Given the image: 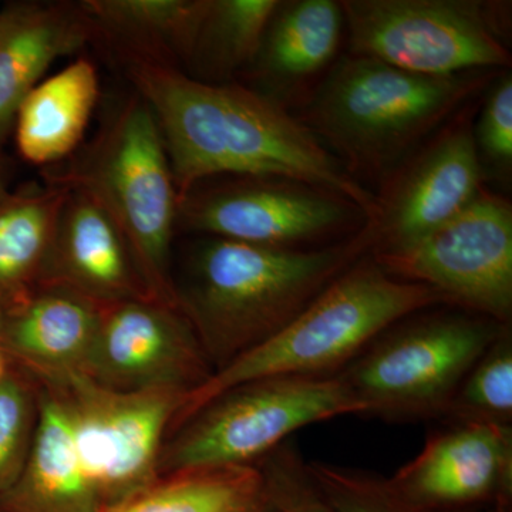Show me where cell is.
Segmentation results:
<instances>
[{
	"label": "cell",
	"mask_w": 512,
	"mask_h": 512,
	"mask_svg": "<svg viewBox=\"0 0 512 512\" xmlns=\"http://www.w3.org/2000/svg\"><path fill=\"white\" fill-rule=\"evenodd\" d=\"M99 99L96 67L79 59L37 84L16 114L20 156L35 165L63 160L82 141Z\"/></svg>",
	"instance_id": "cell-20"
},
{
	"label": "cell",
	"mask_w": 512,
	"mask_h": 512,
	"mask_svg": "<svg viewBox=\"0 0 512 512\" xmlns=\"http://www.w3.org/2000/svg\"><path fill=\"white\" fill-rule=\"evenodd\" d=\"M101 309L79 293L45 286L0 318V348L36 382L87 375Z\"/></svg>",
	"instance_id": "cell-17"
},
{
	"label": "cell",
	"mask_w": 512,
	"mask_h": 512,
	"mask_svg": "<svg viewBox=\"0 0 512 512\" xmlns=\"http://www.w3.org/2000/svg\"><path fill=\"white\" fill-rule=\"evenodd\" d=\"M163 134L178 200L217 177H276L338 192L375 218V195L346 174L295 114L248 86L205 83L177 66L127 59Z\"/></svg>",
	"instance_id": "cell-1"
},
{
	"label": "cell",
	"mask_w": 512,
	"mask_h": 512,
	"mask_svg": "<svg viewBox=\"0 0 512 512\" xmlns=\"http://www.w3.org/2000/svg\"><path fill=\"white\" fill-rule=\"evenodd\" d=\"M177 222L208 237L306 249L350 237L367 218L338 192L288 178L234 177L192 188L180 200Z\"/></svg>",
	"instance_id": "cell-11"
},
{
	"label": "cell",
	"mask_w": 512,
	"mask_h": 512,
	"mask_svg": "<svg viewBox=\"0 0 512 512\" xmlns=\"http://www.w3.org/2000/svg\"><path fill=\"white\" fill-rule=\"evenodd\" d=\"M508 328L454 306L423 309L383 330L336 375L365 416L444 419L471 367Z\"/></svg>",
	"instance_id": "cell-5"
},
{
	"label": "cell",
	"mask_w": 512,
	"mask_h": 512,
	"mask_svg": "<svg viewBox=\"0 0 512 512\" xmlns=\"http://www.w3.org/2000/svg\"><path fill=\"white\" fill-rule=\"evenodd\" d=\"M36 383L63 403L84 473L104 512L160 478L161 447L187 392H117L86 375Z\"/></svg>",
	"instance_id": "cell-9"
},
{
	"label": "cell",
	"mask_w": 512,
	"mask_h": 512,
	"mask_svg": "<svg viewBox=\"0 0 512 512\" xmlns=\"http://www.w3.org/2000/svg\"><path fill=\"white\" fill-rule=\"evenodd\" d=\"M444 419L450 423L512 427L511 328L471 367Z\"/></svg>",
	"instance_id": "cell-25"
},
{
	"label": "cell",
	"mask_w": 512,
	"mask_h": 512,
	"mask_svg": "<svg viewBox=\"0 0 512 512\" xmlns=\"http://www.w3.org/2000/svg\"><path fill=\"white\" fill-rule=\"evenodd\" d=\"M481 97L461 107L376 184L370 254L423 237L477 197L485 185L474 143Z\"/></svg>",
	"instance_id": "cell-12"
},
{
	"label": "cell",
	"mask_w": 512,
	"mask_h": 512,
	"mask_svg": "<svg viewBox=\"0 0 512 512\" xmlns=\"http://www.w3.org/2000/svg\"><path fill=\"white\" fill-rule=\"evenodd\" d=\"M94 29L119 43L126 59L190 62L210 0H86Z\"/></svg>",
	"instance_id": "cell-22"
},
{
	"label": "cell",
	"mask_w": 512,
	"mask_h": 512,
	"mask_svg": "<svg viewBox=\"0 0 512 512\" xmlns=\"http://www.w3.org/2000/svg\"><path fill=\"white\" fill-rule=\"evenodd\" d=\"M365 406L328 376H274L238 384L202 406L165 437L160 477L194 468L256 466L296 430Z\"/></svg>",
	"instance_id": "cell-7"
},
{
	"label": "cell",
	"mask_w": 512,
	"mask_h": 512,
	"mask_svg": "<svg viewBox=\"0 0 512 512\" xmlns=\"http://www.w3.org/2000/svg\"><path fill=\"white\" fill-rule=\"evenodd\" d=\"M9 369L10 363L8 357H6L5 352L0 348V382L8 375Z\"/></svg>",
	"instance_id": "cell-32"
},
{
	"label": "cell",
	"mask_w": 512,
	"mask_h": 512,
	"mask_svg": "<svg viewBox=\"0 0 512 512\" xmlns=\"http://www.w3.org/2000/svg\"><path fill=\"white\" fill-rule=\"evenodd\" d=\"M231 512H276V510L274 505L269 503L268 498H266L264 494V490H262L261 494L256 495L251 501L241 505V507L235 508V510Z\"/></svg>",
	"instance_id": "cell-30"
},
{
	"label": "cell",
	"mask_w": 512,
	"mask_h": 512,
	"mask_svg": "<svg viewBox=\"0 0 512 512\" xmlns=\"http://www.w3.org/2000/svg\"><path fill=\"white\" fill-rule=\"evenodd\" d=\"M39 386V419L28 460L0 497V512H104L74 444L72 424L55 393Z\"/></svg>",
	"instance_id": "cell-19"
},
{
	"label": "cell",
	"mask_w": 512,
	"mask_h": 512,
	"mask_svg": "<svg viewBox=\"0 0 512 512\" xmlns=\"http://www.w3.org/2000/svg\"><path fill=\"white\" fill-rule=\"evenodd\" d=\"M346 55L421 76L511 69V3L339 0Z\"/></svg>",
	"instance_id": "cell-8"
},
{
	"label": "cell",
	"mask_w": 512,
	"mask_h": 512,
	"mask_svg": "<svg viewBox=\"0 0 512 512\" xmlns=\"http://www.w3.org/2000/svg\"><path fill=\"white\" fill-rule=\"evenodd\" d=\"M9 194L8 181H6V170L3 165L2 157H0V201Z\"/></svg>",
	"instance_id": "cell-31"
},
{
	"label": "cell",
	"mask_w": 512,
	"mask_h": 512,
	"mask_svg": "<svg viewBox=\"0 0 512 512\" xmlns=\"http://www.w3.org/2000/svg\"><path fill=\"white\" fill-rule=\"evenodd\" d=\"M55 181L90 192L123 232L150 295L180 306L171 272L180 200L163 134L146 101L140 97L121 107L79 164Z\"/></svg>",
	"instance_id": "cell-6"
},
{
	"label": "cell",
	"mask_w": 512,
	"mask_h": 512,
	"mask_svg": "<svg viewBox=\"0 0 512 512\" xmlns=\"http://www.w3.org/2000/svg\"><path fill=\"white\" fill-rule=\"evenodd\" d=\"M370 255L393 278L436 289L448 306L511 325L512 204L487 185L440 227Z\"/></svg>",
	"instance_id": "cell-10"
},
{
	"label": "cell",
	"mask_w": 512,
	"mask_h": 512,
	"mask_svg": "<svg viewBox=\"0 0 512 512\" xmlns=\"http://www.w3.org/2000/svg\"><path fill=\"white\" fill-rule=\"evenodd\" d=\"M345 45L339 0H281L254 62L249 89L296 114L311 101Z\"/></svg>",
	"instance_id": "cell-16"
},
{
	"label": "cell",
	"mask_w": 512,
	"mask_h": 512,
	"mask_svg": "<svg viewBox=\"0 0 512 512\" xmlns=\"http://www.w3.org/2000/svg\"><path fill=\"white\" fill-rule=\"evenodd\" d=\"M96 33L92 20L70 3H16L0 13V148L22 101L60 57Z\"/></svg>",
	"instance_id": "cell-18"
},
{
	"label": "cell",
	"mask_w": 512,
	"mask_h": 512,
	"mask_svg": "<svg viewBox=\"0 0 512 512\" xmlns=\"http://www.w3.org/2000/svg\"><path fill=\"white\" fill-rule=\"evenodd\" d=\"M214 370L180 306L134 299L103 306L87 375L117 392L177 389L190 394Z\"/></svg>",
	"instance_id": "cell-13"
},
{
	"label": "cell",
	"mask_w": 512,
	"mask_h": 512,
	"mask_svg": "<svg viewBox=\"0 0 512 512\" xmlns=\"http://www.w3.org/2000/svg\"><path fill=\"white\" fill-rule=\"evenodd\" d=\"M474 143L484 181L510 187L512 178V74L501 70L485 89L474 120Z\"/></svg>",
	"instance_id": "cell-27"
},
{
	"label": "cell",
	"mask_w": 512,
	"mask_h": 512,
	"mask_svg": "<svg viewBox=\"0 0 512 512\" xmlns=\"http://www.w3.org/2000/svg\"><path fill=\"white\" fill-rule=\"evenodd\" d=\"M39 419V386L10 365L0 382V497L18 480L28 460Z\"/></svg>",
	"instance_id": "cell-26"
},
{
	"label": "cell",
	"mask_w": 512,
	"mask_h": 512,
	"mask_svg": "<svg viewBox=\"0 0 512 512\" xmlns=\"http://www.w3.org/2000/svg\"><path fill=\"white\" fill-rule=\"evenodd\" d=\"M389 480L430 510L512 512V427L448 421Z\"/></svg>",
	"instance_id": "cell-14"
},
{
	"label": "cell",
	"mask_w": 512,
	"mask_h": 512,
	"mask_svg": "<svg viewBox=\"0 0 512 512\" xmlns=\"http://www.w3.org/2000/svg\"><path fill=\"white\" fill-rule=\"evenodd\" d=\"M501 70L433 77L340 55L295 114L357 184H377Z\"/></svg>",
	"instance_id": "cell-3"
},
{
	"label": "cell",
	"mask_w": 512,
	"mask_h": 512,
	"mask_svg": "<svg viewBox=\"0 0 512 512\" xmlns=\"http://www.w3.org/2000/svg\"><path fill=\"white\" fill-rule=\"evenodd\" d=\"M261 491L256 466L194 468L160 477L106 512H231Z\"/></svg>",
	"instance_id": "cell-24"
},
{
	"label": "cell",
	"mask_w": 512,
	"mask_h": 512,
	"mask_svg": "<svg viewBox=\"0 0 512 512\" xmlns=\"http://www.w3.org/2000/svg\"><path fill=\"white\" fill-rule=\"evenodd\" d=\"M279 3L281 0H210L188 62L198 73L194 79L220 83L248 69Z\"/></svg>",
	"instance_id": "cell-23"
},
{
	"label": "cell",
	"mask_w": 512,
	"mask_h": 512,
	"mask_svg": "<svg viewBox=\"0 0 512 512\" xmlns=\"http://www.w3.org/2000/svg\"><path fill=\"white\" fill-rule=\"evenodd\" d=\"M262 490L276 512H339L320 490L308 463L289 441L256 463Z\"/></svg>",
	"instance_id": "cell-29"
},
{
	"label": "cell",
	"mask_w": 512,
	"mask_h": 512,
	"mask_svg": "<svg viewBox=\"0 0 512 512\" xmlns=\"http://www.w3.org/2000/svg\"><path fill=\"white\" fill-rule=\"evenodd\" d=\"M67 187L40 288L67 289L100 306L154 299L123 232L106 208L83 188Z\"/></svg>",
	"instance_id": "cell-15"
},
{
	"label": "cell",
	"mask_w": 512,
	"mask_h": 512,
	"mask_svg": "<svg viewBox=\"0 0 512 512\" xmlns=\"http://www.w3.org/2000/svg\"><path fill=\"white\" fill-rule=\"evenodd\" d=\"M440 305L447 301L436 289L393 278L372 255L363 256L278 335L212 373L187 394L167 436L238 384L274 376L336 375L393 323Z\"/></svg>",
	"instance_id": "cell-4"
},
{
	"label": "cell",
	"mask_w": 512,
	"mask_h": 512,
	"mask_svg": "<svg viewBox=\"0 0 512 512\" xmlns=\"http://www.w3.org/2000/svg\"><path fill=\"white\" fill-rule=\"evenodd\" d=\"M0 318H2V312H0Z\"/></svg>",
	"instance_id": "cell-33"
},
{
	"label": "cell",
	"mask_w": 512,
	"mask_h": 512,
	"mask_svg": "<svg viewBox=\"0 0 512 512\" xmlns=\"http://www.w3.org/2000/svg\"><path fill=\"white\" fill-rule=\"evenodd\" d=\"M373 247L369 221L319 248L208 237L198 242L183 281L175 284L178 303L217 372L278 335Z\"/></svg>",
	"instance_id": "cell-2"
},
{
	"label": "cell",
	"mask_w": 512,
	"mask_h": 512,
	"mask_svg": "<svg viewBox=\"0 0 512 512\" xmlns=\"http://www.w3.org/2000/svg\"><path fill=\"white\" fill-rule=\"evenodd\" d=\"M320 490L339 512H439L403 497L389 478L328 463H308Z\"/></svg>",
	"instance_id": "cell-28"
},
{
	"label": "cell",
	"mask_w": 512,
	"mask_h": 512,
	"mask_svg": "<svg viewBox=\"0 0 512 512\" xmlns=\"http://www.w3.org/2000/svg\"><path fill=\"white\" fill-rule=\"evenodd\" d=\"M69 187L33 188L0 201V312L16 311L45 278Z\"/></svg>",
	"instance_id": "cell-21"
}]
</instances>
